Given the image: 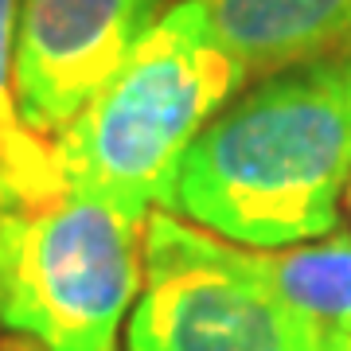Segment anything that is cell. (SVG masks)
<instances>
[{
  "label": "cell",
  "mask_w": 351,
  "mask_h": 351,
  "mask_svg": "<svg viewBox=\"0 0 351 351\" xmlns=\"http://www.w3.org/2000/svg\"><path fill=\"white\" fill-rule=\"evenodd\" d=\"M145 265V219L86 191L0 199V328L39 351H121Z\"/></svg>",
  "instance_id": "3"
},
{
  "label": "cell",
  "mask_w": 351,
  "mask_h": 351,
  "mask_svg": "<svg viewBox=\"0 0 351 351\" xmlns=\"http://www.w3.org/2000/svg\"><path fill=\"white\" fill-rule=\"evenodd\" d=\"M246 82L351 47V0H195Z\"/></svg>",
  "instance_id": "6"
},
{
  "label": "cell",
  "mask_w": 351,
  "mask_h": 351,
  "mask_svg": "<svg viewBox=\"0 0 351 351\" xmlns=\"http://www.w3.org/2000/svg\"><path fill=\"white\" fill-rule=\"evenodd\" d=\"M343 203H348V215H351V184H348V191H343Z\"/></svg>",
  "instance_id": "9"
},
{
  "label": "cell",
  "mask_w": 351,
  "mask_h": 351,
  "mask_svg": "<svg viewBox=\"0 0 351 351\" xmlns=\"http://www.w3.org/2000/svg\"><path fill=\"white\" fill-rule=\"evenodd\" d=\"M172 0H20L16 98L39 137H59L141 47Z\"/></svg>",
  "instance_id": "5"
},
{
  "label": "cell",
  "mask_w": 351,
  "mask_h": 351,
  "mask_svg": "<svg viewBox=\"0 0 351 351\" xmlns=\"http://www.w3.org/2000/svg\"><path fill=\"white\" fill-rule=\"evenodd\" d=\"M125 351H351V332L281 301L223 242L168 211L145 219Z\"/></svg>",
  "instance_id": "4"
},
{
  "label": "cell",
  "mask_w": 351,
  "mask_h": 351,
  "mask_svg": "<svg viewBox=\"0 0 351 351\" xmlns=\"http://www.w3.org/2000/svg\"><path fill=\"white\" fill-rule=\"evenodd\" d=\"M242 265L258 274L281 301L308 313L320 324L351 332V239L328 234L316 242H297L281 250H246Z\"/></svg>",
  "instance_id": "7"
},
{
  "label": "cell",
  "mask_w": 351,
  "mask_h": 351,
  "mask_svg": "<svg viewBox=\"0 0 351 351\" xmlns=\"http://www.w3.org/2000/svg\"><path fill=\"white\" fill-rule=\"evenodd\" d=\"M351 184V47L254 78L203 125L160 211L246 250L328 239Z\"/></svg>",
  "instance_id": "1"
},
{
  "label": "cell",
  "mask_w": 351,
  "mask_h": 351,
  "mask_svg": "<svg viewBox=\"0 0 351 351\" xmlns=\"http://www.w3.org/2000/svg\"><path fill=\"white\" fill-rule=\"evenodd\" d=\"M16 4L0 0V199L36 203L66 191L55 149L24 121L16 98Z\"/></svg>",
  "instance_id": "8"
},
{
  "label": "cell",
  "mask_w": 351,
  "mask_h": 351,
  "mask_svg": "<svg viewBox=\"0 0 351 351\" xmlns=\"http://www.w3.org/2000/svg\"><path fill=\"white\" fill-rule=\"evenodd\" d=\"M246 86L195 0H172L129 63L55 137L63 184L133 219L160 207L188 145Z\"/></svg>",
  "instance_id": "2"
}]
</instances>
